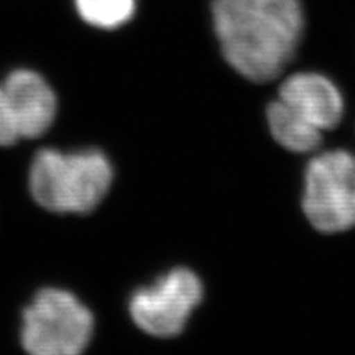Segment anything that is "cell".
<instances>
[{"label": "cell", "instance_id": "obj_1", "mask_svg": "<svg viewBox=\"0 0 355 355\" xmlns=\"http://www.w3.org/2000/svg\"><path fill=\"white\" fill-rule=\"evenodd\" d=\"M212 24L225 61L248 81L279 76L304 32L301 0H214Z\"/></svg>", "mask_w": 355, "mask_h": 355}, {"label": "cell", "instance_id": "obj_2", "mask_svg": "<svg viewBox=\"0 0 355 355\" xmlns=\"http://www.w3.org/2000/svg\"><path fill=\"white\" fill-rule=\"evenodd\" d=\"M344 99L331 79L318 73H296L279 86L278 99L266 110L273 139L295 153L316 150L322 133L339 125Z\"/></svg>", "mask_w": 355, "mask_h": 355}, {"label": "cell", "instance_id": "obj_3", "mask_svg": "<svg viewBox=\"0 0 355 355\" xmlns=\"http://www.w3.org/2000/svg\"><path fill=\"white\" fill-rule=\"evenodd\" d=\"M112 165L96 150H42L30 170V191L40 206L60 214L94 211L112 184Z\"/></svg>", "mask_w": 355, "mask_h": 355}, {"label": "cell", "instance_id": "obj_4", "mask_svg": "<svg viewBox=\"0 0 355 355\" xmlns=\"http://www.w3.org/2000/svg\"><path fill=\"white\" fill-rule=\"evenodd\" d=\"M92 327L91 311L76 296L46 288L25 309L21 345L30 355H81Z\"/></svg>", "mask_w": 355, "mask_h": 355}, {"label": "cell", "instance_id": "obj_5", "mask_svg": "<svg viewBox=\"0 0 355 355\" xmlns=\"http://www.w3.org/2000/svg\"><path fill=\"white\" fill-rule=\"evenodd\" d=\"M303 209L314 229L324 234L355 227V155L331 150L306 168Z\"/></svg>", "mask_w": 355, "mask_h": 355}, {"label": "cell", "instance_id": "obj_6", "mask_svg": "<svg viewBox=\"0 0 355 355\" xmlns=\"http://www.w3.org/2000/svg\"><path fill=\"white\" fill-rule=\"evenodd\" d=\"M202 300V283L188 268L166 273L153 286L133 293L130 314L137 326L155 337L181 334Z\"/></svg>", "mask_w": 355, "mask_h": 355}, {"label": "cell", "instance_id": "obj_7", "mask_svg": "<svg viewBox=\"0 0 355 355\" xmlns=\"http://www.w3.org/2000/svg\"><path fill=\"white\" fill-rule=\"evenodd\" d=\"M55 115V91L35 71L17 69L0 84V146L43 135Z\"/></svg>", "mask_w": 355, "mask_h": 355}, {"label": "cell", "instance_id": "obj_8", "mask_svg": "<svg viewBox=\"0 0 355 355\" xmlns=\"http://www.w3.org/2000/svg\"><path fill=\"white\" fill-rule=\"evenodd\" d=\"M74 3L86 24L112 30L130 21L137 0H74Z\"/></svg>", "mask_w": 355, "mask_h": 355}]
</instances>
